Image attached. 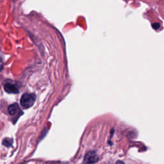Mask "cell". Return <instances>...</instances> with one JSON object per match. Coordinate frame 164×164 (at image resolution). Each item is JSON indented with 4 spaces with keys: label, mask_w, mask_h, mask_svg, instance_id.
<instances>
[{
    "label": "cell",
    "mask_w": 164,
    "mask_h": 164,
    "mask_svg": "<svg viewBox=\"0 0 164 164\" xmlns=\"http://www.w3.org/2000/svg\"><path fill=\"white\" fill-rule=\"evenodd\" d=\"M36 100V96L35 94L25 93L20 99V103L23 108L27 109L32 107Z\"/></svg>",
    "instance_id": "1"
},
{
    "label": "cell",
    "mask_w": 164,
    "mask_h": 164,
    "mask_svg": "<svg viewBox=\"0 0 164 164\" xmlns=\"http://www.w3.org/2000/svg\"><path fill=\"white\" fill-rule=\"evenodd\" d=\"M3 87L4 90L8 94H17L19 93V89L17 83L10 79H7L3 83Z\"/></svg>",
    "instance_id": "2"
},
{
    "label": "cell",
    "mask_w": 164,
    "mask_h": 164,
    "mask_svg": "<svg viewBox=\"0 0 164 164\" xmlns=\"http://www.w3.org/2000/svg\"><path fill=\"white\" fill-rule=\"evenodd\" d=\"M99 161V157L95 151L88 152L83 160V164H94Z\"/></svg>",
    "instance_id": "3"
},
{
    "label": "cell",
    "mask_w": 164,
    "mask_h": 164,
    "mask_svg": "<svg viewBox=\"0 0 164 164\" xmlns=\"http://www.w3.org/2000/svg\"><path fill=\"white\" fill-rule=\"evenodd\" d=\"M8 113H9V114L12 117H14L16 114H18L19 112L22 113V111L20 110L19 104L16 103L10 104V106L8 107Z\"/></svg>",
    "instance_id": "4"
},
{
    "label": "cell",
    "mask_w": 164,
    "mask_h": 164,
    "mask_svg": "<svg viewBox=\"0 0 164 164\" xmlns=\"http://www.w3.org/2000/svg\"><path fill=\"white\" fill-rule=\"evenodd\" d=\"M2 144L6 147H10L12 144V140L9 138H5L2 142Z\"/></svg>",
    "instance_id": "5"
},
{
    "label": "cell",
    "mask_w": 164,
    "mask_h": 164,
    "mask_svg": "<svg viewBox=\"0 0 164 164\" xmlns=\"http://www.w3.org/2000/svg\"><path fill=\"white\" fill-rule=\"evenodd\" d=\"M3 69V62L2 57H0V71H1Z\"/></svg>",
    "instance_id": "6"
},
{
    "label": "cell",
    "mask_w": 164,
    "mask_h": 164,
    "mask_svg": "<svg viewBox=\"0 0 164 164\" xmlns=\"http://www.w3.org/2000/svg\"><path fill=\"white\" fill-rule=\"evenodd\" d=\"M116 164H124V163L123 161L119 160V161H117V162H116Z\"/></svg>",
    "instance_id": "7"
}]
</instances>
